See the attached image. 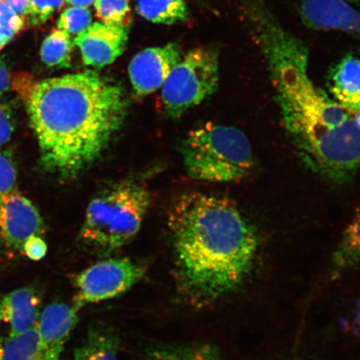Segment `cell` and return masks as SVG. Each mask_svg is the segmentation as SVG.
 Wrapping results in <instances>:
<instances>
[{"mask_svg": "<svg viewBox=\"0 0 360 360\" xmlns=\"http://www.w3.org/2000/svg\"><path fill=\"white\" fill-rule=\"evenodd\" d=\"M248 28L259 49L276 92L283 126L310 171L335 184L360 171V122L309 75V51L270 8L251 15Z\"/></svg>", "mask_w": 360, "mask_h": 360, "instance_id": "cell-1", "label": "cell"}, {"mask_svg": "<svg viewBox=\"0 0 360 360\" xmlns=\"http://www.w3.org/2000/svg\"><path fill=\"white\" fill-rule=\"evenodd\" d=\"M27 107L44 167L74 178L109 147L128 101L119 84L87 70L34 83Z\"/></svg>", "mask_w": 360, "mask_h": 360, "instance_id": "cell-2", "label": "cell"}, {"mask_svg": "<svg viewBox=\"0 0 360 360\" xmlns=\"http://www.w3.org/2000/svg\"><path fill=\"white\" fill-rule=\"evenodd\" d=\"M175 273L183 295L207 305L240 287L257 256V232L235 202L193 192L174 201L168 214Z\"/></svg>", "mask_w": 360, "mask_h": 360, "instance_id": "cell-3", "label": "cell"}, {"mask_svg": "<svg viewBox=\"0 0 360 360\" xmlns=\"http://www.w3.org/2000/svg\"><path fill=\"white\" fill-rule=\"evenodd\" d=\"M188 176L212 183L240 181L254 169L249 139L233 126L206 124L192 130L180 146Z\"/></svg>", "mask_w": 360, "mask_h": 360, "instance_id": "cell-4", "label": "cell"}, {"mask_svg": "<svg viewBox=\"0 0 360 360\" xmlns=\"http://www.w3.org/2000/svg\"><path fill=\"white\" fill-rule=\"evenodd\" d=\"M151 204L150 192L134 182L116 184L90 201L79 236L85 245L111 252L137 236Z\"/></svg>", "mask_w": 360, "mask_h": 360, "instance_id": "cell-5", "label": "cell"}, {"mask_svg": "<svg viewBox=\"0 0 360 360\" xmlns=\"http://www.w3.org/2000/svg\"><path fill=\"white\" fill-rule=\"evenodd\" d=\"M219 79V55L214 49L198 48L184 56L162 86L166 114L179 118L212 96Z\"/></svg>", "mask_w": 360, "mask_h": 360, "instance_id": "cell-6", "label": "cell"}, {"mask_svg": "<svg viewBox=\"0 0 360 360\" xmlns=\"http://www.w3.org/2000/svg\"><path fill=\"white\" fill-rule=\"evenodd\" d=\"M146 272V265L129 258L98 261L75 276L73 305L80 310L85 305L115 298L141 281Z\"/></svg>", "mask_w": 360, "mask_h": 360, "instance_id": "cell-7", "label": "cell"}, {"mask_svg": "<svg viewBox=\"0 0 360 360\" xmlns=\"http://www.w3.org/2000/svg\"><path fill=\"white\" fill-rule=\"evenodd\" d=\"M183 56L182 49L176 44L148 48L139 52L129 65L130 82L135 93L139 96H146L162 88Z\"/></svg>", "mask_w": 360, "mask_h": 360, "instance_id": "cell-8", "label": "cell"}, {"mask_svg": "<svg viewBox=\"0 0 360 360\" xmlns=\"http://www.w3.org/2000/svg\"><path fill=\"white\" fill-rule=\"evenodd\" d=\"M129 30L130 25L94 22L76 36L74 43L79 47L85 65L102 68L122 56Z\"/></svg>", "mask_w": 360, "mask_h": 360, "instance_id": "cell-9", "label": "cell"}, {"mask_svg": "<svg viewBox=\"0 0 360 360\" xmlns=\"http://www.w3.org/2000/svg\"><path fill=\"white\" fill-rule=\"evenodd\" d=\"M300 13L310 29L360 39V11L347 0H300Z\"/></svg>", "mask_w": 360, "mask_h": 360, "instance_id": "cell-10", "label": "cell"}, {"mask_svg": "<svg viewBox=\"0 0 360 360\" xmlns=\"http://www.w3.org/2000/svg\"><path fill=\"white\" fill-rule=\"evenodd\" d=\"M44 232L41 216L26 197L13 191L0 200V236L8 246L22 250L27 238Z\"/></svg>", "mask_w": 360, "mask_h": 360, "instance_id": "cell-11", "label": "cell"}, {"mask_svg": "<svg viewBox=\"0 0 360 360\" xmlns=\"http://www.w3.org/2000/svg\"><path fill=\"white\" fill-rule=\"evenodd\" d=\"M79 311L73 304L53 302L40 314L38 334L45 354L51 360H60L66 342L78 323Z\"/></svg>", "mask_w": 360, "mask_h": 360, "instance_id": "cell-12", "label": "cell"}, {"mask_svg": "<svg viewBox=\"0 0 360 360\" xmlns=\"http://www.w3.org/2000/svg\"><path fill=\"white\" fill-rule=\"evenodd\" d=\"M41 300L34 287L17 289L1 300V321L10 327V337L17 336L37 326Z\"/></svg>", "mask_w": 360, "mask_h": 360, "instance_id": "cell-13", "label": "cell"}, {"mask_svg": "<svg viewBox=\"0 0 360 360\" xmlns=\"http://www.w3.org/2000/svg\"><path fill=\"white\" fill-rule=\"evenodd\" d=\"M330 96L350 112L360 110V55L350 53L341 58L328 72Z\"/></svg>", "mask_w": 360, "mask_h": 360, "instance_id": "cell-14", "label": "cell"}, {"mask_svg": "<svg viewBox=\"0 0 360 360\" xmlns=\"http://www.w3.org/2000/svg\"><path fill=\"white\" fill-rule=\"evenodd\" d=\"M360 265V213L345 229L333 255L332 276L340 277Z\"/></svg>", "mask_w": 360, "mask_h": 360, "instance_id": "cell-15", "label": "cell"}, {"mask_svg": "<svg viewBox=\"0 0 360 360\" xmlns=\"http://www.w3.org/2000/svg\"><path fill=\"white\" fill-rule=\"evenodd\" d=\"M119 341L107 328H96L88 333L75 349L71 360H118Z\"/></svg>", "mask_w": 360, "mask_h": 360, "instance_id": "cell-16", "label": "cell"}, {"mask_svg": "<svg viewBox=\"0 0 360 360\" xmlns=\"http://www.w3.org/2000/svg\"><path fill=\"white\" fill-rule=\"evenodd\" d=\"M136 10L143 19L155 24L172 25L188 17L184 0H136Z\"/></svg>", "mask_w": 360, "mask_h": 360, "instance_id": "cell-17", "label": "cell"}, {"mask_svg": "<svg viewBox=\"0 0 360 360\" xmlns=\"http://www.w3.org/2000/svg\"><path fill=\"white\" fill-rule=\"evenodd\" d=\"M3 360H51L40 342L37 326L24 334L4 341Z\"/></svg>", "mask_w": 360, "mask_h": 360, "instance_id": "cell-18", "label": "cell"}, {"mask_svg": "<svg viewBox=\"0 0 360 360\" xmlns=\"http://www.w3.org/2000/svg\"><path fill=\"white\" fill-rule=\"evenodd\" d=\"M74 45V39L70 34L60 30H53L42 44L40 57L47 66H68Z\"/></svg>", "mask_w": 360, "mask_h": 360, "instance_id": "cell-19", "label": "cell"}, {"mask_svg": "<svg viewBox=\"0 0 360 360\" xmlns=\"http://www.w3.org/2000/svg\"><path fill=\"white\" fill-rule=\"evenodd\" d=\"M143 360H222L218 350L210 345L160 347L147 354Z\"/></svg>", "mask_w": 360, "mask_h": 360, "instance_id": "cell-20", "label": "cell"}, {"mask_svg": "<svg viewBox=\"0 0 360 360\" xmlns=\"http://www.w3.org/2000/svg\"><path fill=\"white\" fill-rule=\"evenodd\" d=\"M96 15L105 24L129 25L131 10L129 0H96Z\"/></svg>", "mask_w": 360, "mask_h": 360, "instance_id": "cell-21", "label": "cell"}, {"mask_svg": "<svg viewBox=\"0 0 360 360\" xmlns=\"http://www.w3.org/2000/svg\"><path fill=\"white\" fill-rule=\"evenodd\" d=\"M91 13L87 8L73 6L61 13L57 27L70 35H79L91 25Z\"/></svg>", "mask_w": 360, "mask_h": 360, "instance_id": "cell-22", "label": "cell"}, {"mask_svg": "<svg viewBox=\"0 0 360 360\" xmlns=\"http://www.w3.org/2000/svg\"><path fill=\"white\" fill-rule=\"evenodd\" d=\"M34 83L27 74L12 73L2 60H0V96L10 91L19 93L28 98Z\"/></svg>", "mask_w": 360, "mask_h": 360, "instance_id": "cell-23", "label": "cell"}, {"mask_svg": "<svg viewBox=\"0 0 360 360\" xmlns=\"http://www.w3.org/2000/svg\"><path fill=\"white\" fill-rule=\"evenodd\" d=\"M29 2L27 21L31 25L39 26L46 22L53 13L60 10L65 0H29Z\"/></svg>", "mask_w": 360, "mask_h": 360, "instance_id": "cell-24", "label": "cell"}, {"mask_svg": "<svg viewBox=\"0 0 360 360\" xmlns=\"http://www.w3.org/2000/svg\"><path fill=\"white\" fill-rule=\"evenodd\" d=\"M26 20L18 15L4 1H0V33L13 39L25 30Z\"/></svg>", "mask_w": 360, "mask_h": 360, "instance_id": "cell-25", "label": "cell"}, {"mask_svg": "<svg viewBox=\"0 0 360 360\" xmlns=\"http://www.w3.org/2000/svg\"><path fill=\"white\" fill-rule=\"evenodd\" d=\"M15 165L7 155L0 152V200L15 191L17 174Z\"/></svg>", "mask_w": 360, "mask_h": 360, "instance_id": "cell-26", "label": "cell"}, {"mask_svg": "<svg viewBox=\"0 0 360 360\" xmlns=\"http://www.w3.org/2000/svg\"><path fill=\"white\" fill-rule=\"evenodd\" d=\"M47 245L40 236H33L27 238L22 246V251L31 260L39 261L47 254Z\"/></svg>", "mask_w": 360, "mask_h": 360, "instance_id": "cell-27", "label": "cell"}, {"mask_svg": "<svg viewBox=\"0 0 360 360\" xmlns=\"http://www.w3.org/2000/svg\"><path fill=\"white\" fill-rule=\"evenodd\" d=\"M15 129L12 112L10 108L0 103V146L10 141Z\"/></svg>", "mask_w": 360, "mask_h": 360, "instance_id": "cell-28", "label": "cell"}, {"mask_svg": "<svg viewBox=\"0 0 360 360\" xmlns=\"http://www.w3.org/2000/svg\"><path fill=\"white\" fill-rule=\"evenodd\" d=\"M4 1L27 22L29 13V0H4Z\"/></svg>", "mask_w": 360, "mask_h": 360, "instance_id": "cell-29", "label": "cell"}, {"mask_svg": "<svg viewBox=\"0 0 360 360\" xmlns=\"http://www.w3.org/2000/svg\"><path fill=\"white\" fill-rule=\"evenodd\" d=\"M65 1L72 6L86 8L96 2V0H65Z\"/></svg>", "mask_w": 360, "mask_h": 360, "instance_id": "cell-30", "label": "cell"}, {"mask_svg": "<svg viewBox=\"0 0 360 360\" xmlns=\"http://www.w3.org/2000/svg\"><path fill=\"white\" fill-rule=\"evenodd\" d=\"M12 39L7 37L6 35L0 33V51L6 46V45L11 41Z\"/></svg>", "mask_w": 360, "mask_h": 360, "instance_id": "cell-31", "label": "cell"}, {"mask_svg": "<svg viewBox=\"0 0 360 360\" xmlns=\"http://www.w3.org/2000/svg\"><path fill=\"white\" fill-rule=\"evenodd\" d=\"M4 341L2 338L0 337V360L4 359Z\"/></svg>", "mask_w": 360, "mask_h": 360, "instance_id": "cell-32", "label": "cell"}, {"mask_svg": "<svg viewBox=\"0 0 360 360\" xmlns=\"http://www.w3.org/2000/svg\"><path fill=\"white\" fill-rule=\"evenodd\" d=\"M347 1L353 4H360V0H347Z\"/></svg>", "mask_w": 360, "mask_h": 360, "instance_id": "cell-33", "label": "cell"}, {"mask_svg": "<svg viewBox=\"0 0 360 360\" xmlns=\"http://www.w3.org/2000/svg\"><path fill=\"white\" fill-rule=\"evenodd\" d=\"M0 321H1V299H0Z\"/></svg>", "mask_w": 360, "mask_h": 360, "instance_id": "cell-34", "label": "cell"}, {"mask_svg": "<svg viewBox=\"0 0 360 360\" xmlns=\"http://www.w3.org/2000/svg\"><path fill=\"white\" fill-rule=\"evenodd\" d=\"M0 1H4V0H0Z\"/></svg>", "mask_w": 360, "mask_h": 360, "instance_id": "cell-35", "label": "cell"}]
</instances>
